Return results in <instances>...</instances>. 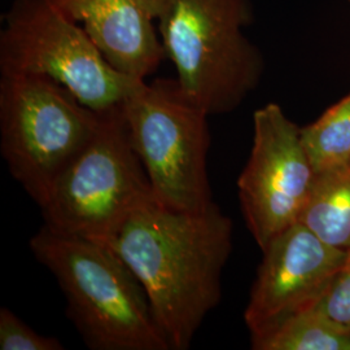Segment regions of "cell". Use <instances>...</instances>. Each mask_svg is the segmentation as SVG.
<instances>
[{
  "mask_svg": "<svg viewBox=\"0 0 350 350\" xmlns=\"http://www.w3.org/2000/svg\"><path fill=\"white\" fill-rule=\"evenodd\" d=\"M232 231V221L215 202L204 212L187 213L153 200L108 245L142 283L170 350L188 349L219 304Z\"/></svg>",
  "mask_w": 350,
  "mask_h": 350,
  "instance_id": "cell-1",
  "label": "cell"
},
{
  "mask_svg": "<svg viewBox=\"0 0 350 350\" xmlns=\"http://www.w3.org/2000/svg\"><path fill=\"white\" fill-rule=\"evenodd\" d=\"M30 250L59 283L88 349L170 350L142 283L109 247L43 226Z\"/></svg>",
  "mask_w": 350,
  "mask_h": 350,
  "instance_id": "cell-2",
  "label": "cell"
},
{
  "mask_svg": "<svg viewBox=\"0 0 350 350\" xmlns=\"http://www.w3.org/2000/svg\"><path fill=\"white\" fill-rule=\"evenodd\" d=\"M153 200L121 103L100 111L96 134L59 175L39 208L51 231L108 247L126 221Z\"/></svg>",
  "mask_w": 350,
  "mask_h": 350,
  "instance_id": "cell-3",
  "label": "cell"
},
{
  "mask_svg": "<svg viewBox=\"0 0 350 350\" xmlns=\"http://www.w3.org/2000/svg\"><path fill=\"white\" fill-rule=\"evenodd\" d=\"M250 0H166L159 30L176 83L208 116L234 111L257 86L262 62L243 36Z\"/></svg>",
  "mask_w": 350,
  "mask_h": 350,
  "instance_id": "cell-4",
  "label": "cell"
},
{
  "mask_svg": "<svg viewBox=\"0 0 350 350\" xmlns=\"http://www.w3.org/2000/svg\"><path fill=\"white\" fill-rule=\"evenodd\" d=\"M100 125V112L59 82L1 75L0 150L13 178L40 205Z\"/></svg>",
  "mask_w": 350,
  "mask_h": 350,
  "instance_id": "cell-5",
  "label": "cell"
},
{
  "mask_svg": "<svg viewBox=\"0 0 350 350\" xmlns=\"http://www.w3.org/2000/svg\"><path fill=\"white\" fill-rule=\"evenodd\" d=\"M0 70L49 77L98 112L121 104L144 82L113 69L52 0H12L0 33Z\"/></svg>",
  "mask_w": 350,
  "mask_h": 350,
  "instance_id": "cell-6",
  "label": "cell"
},
{
  "mask_svg": "<svg viewBox=\"0 0 350 350\" xmlns=\"http://www.w3.org/2000/svg\"><path fill=\"white\" fill-rule=\"evenodd\" d=\"M133 146L157 201L179 212L214 204L206 157L208 114L188 100L176 81H146L122 101Z\"/></svg>",
  "mask_w": 350,
  "mask_h": 350,
  "instance_id": "cell-7",
  "label": "cell"
},
{
  "mask_svg": "<svg viewBox=\"0 0 350 350\" xmlns=\"http://www.w3.org/2000/svg\"><path fill=\"white\" fill-rule=\"evenodd\" d=\"M301 127L270 103L254 112L250 160L238 179L241 213L261 250L300 219L313 187Z\"/></svg>",
  "mask_w": 350,
  "mask_h": 350,
  "instance_id": "cell-8",
  "label": "cell"
},
{
  "mask_svg": "<svg viewBox=\"0 0 350 350\" xmlns=\"http://www.w3.org/2000/svg\"><path fill=\"white\" fill-rule=\"evenodd\" d=\"M262 254L244 312L250 338L318 305L349 252L328 245L296 222L276 235L263 248Z\"/></svg>",
  "mask_w": 350,
  "mask_h": 350,
  "instance_id": "cell-9",
  "label": "cell"
},
{
  "mask_svg": "<svg viewBox=\"0 0 350 350\" xmlns=\"http://www.w3.org/2000/svg\"><path fill=\"white\" fill-rule=\"evenodd\" d=\"M82 27L108 64L146 81L166 56L153 21L166 0H52Z\"/></svg>",
  "mask_w": 350,
  "mask_h": 350,
  "instance_id": "cell-10",
  "label": "cell"
},
{
  "mask_svg": "<svg viewBox=\"0 0 350 350\" xmlns=\"http://www.w3.org/2000/svg\"><path fill=\"white\" fill-rule=\"evenodd\" d=\"M299 222L328 245L350 252V163L315 174Z\"/></svg>",
  "mask_w": 350,
  "mask_h": 350,
  "instance_id": "cell-11",
  "label": "cell"
},
{
  "mask_svg": "<svg viewBox=\"0 0 350 350\" xmlns=\"http://www.w3.org/2000/svg\"><path fill=\"white\" fill-rule=\"evenodd\" d=\"M254 350H350V332L336 325L315 305L293 314L260 336Z\"/></svg>",
  "mask_w": 350,
  "mask_h": 350,
  "instance_id": "cell-12",
  "label": "cell"
},
{
  "mask_svg": "<svg viewBox=\"0 0 350 350\" xmlns=\"http://www.w3.org/2000/svg\"><path fill=\"white\" fill-rule=\"evenodd\" d=\"M301 140L314 173L350 163V94L314 124L301 127Z\"/></svg>",
  "mask_w": 350,
  "mask_h": 350,
  "instance_id": "cell-13",
  "label": "cell"
},
{
  "mask_svg": "<svg viewBox=\"0 0 350 350\" xmlns=\"http://www.w3.org/2000/svg\"><path fill=\"white\" fill-rule=\"evenodd\" d=\"M56 338L36 332L8 308L0 309V350H64Z\"/></svg>",
  "mask_w": 350,
  "mask_h": 350,
  "instance_id": "cell-14",
  "label": "cell"
},
{
  "mask_svg": "<svg viewBox=\"0 0 350 350\" xmlns=\"http://www.w3.org/2000/svg\"><path fill=\"white\" fill-rule=\"evenodd\" d=\"M318 306L329 319L350 332V252Z\"/></svg>",
  "mask_w": 350,
  "mask_h": 350,
  "instance_id": "cell-15",
  "label": "cell"
},
{
  "mask_svg": "<svg viewBox=\"0 0 350 350\" xmlns=\"http://www.w3.org/2000/svg\"><path fill=\"white\" fill-rule=\"evenodd\" d=\"M349 1H350V0H349Z\"/></svg>",
  "mask_w": 350,
  "mask_h": 350,
  "instance_id": "cell-16",
  "label": "cell"
}]
</instances>
